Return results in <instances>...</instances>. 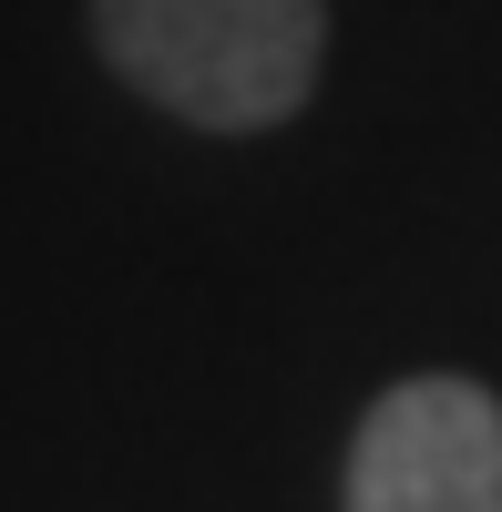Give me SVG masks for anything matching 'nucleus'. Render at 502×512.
Here are the masks:
<instances>
[{
	"instance_id": "nucleus-1",
	"label": "nucleus",
	"mask_w": 502,
	"mask_h": 512,
	"mask_svg": "<svg viewBox=\"0 0 502 512\" xmlns=\"http://www.w3.org/2000/svg\"><path fill=\"white\" fill-rule=\"evenodd\" d=\"M103 62L205 134H267L318 93L328 0H93Z\"/></svg>"
},
{
	"instance_id": "nucleus-2",
	"label": "nucleus",
	"mask_w": 502,
	"mask_h": 512,
	"mask_svg": "<svg viewBox=\"0 0 502 512\" xmlns=\"http://www.w3.org/2000/svg\"><path fill=\"white\" fill-rule=\"evenodd\" d=\"M349 512H502V400L482 379H400L349 441Z\"/></svg>"
}]
</instances>
